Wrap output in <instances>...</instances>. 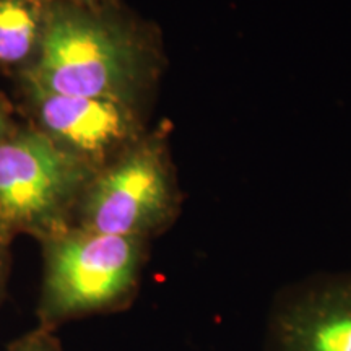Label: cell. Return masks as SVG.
Wrapping results in <instances>:
<instances>
[{
	"label": "cell",
	"mask_w": 351,
	"mask_h": 351,
	"mask_svg": "<svg viewBox=\"0 0 351 351\" xmlns=\"http://www.w3.org/2000/svg\"><path fill=\"white\" fill-rule=\"evenodd\" d=\"M158 38L108 2L47 0L43 41L25 80L69 96L147 109L163 70Z\"/></svg>",
	"instance_id": "cell-1"
},
{
	"label": "cell",
	"mask_w": 351,
	"mask_h": 351,
	"mask_svg": "<svg viewBox=\"0 0 351 351\" xmlns=\"http://www.w3.org/2000/svg\"><path fill=\"white\" fill-rule=\"evenodd\" d=\"M43 278L38 326L121 313L142 283L150 241L70 226L41 241Z\"/></svg>",
	"instance_id": "cell-2"
},
{
	"label": "cell",
	"mask_w": 351,
	"mask_h": 351,
	"mask_svg": "<svg viewBox=\"0 0 351 351\" xmlns=\"http://www.w3.org/2000/svg\"><path fill=\"white\" fill-rule=\"evenodd\" d=\"M181 205L168 127L161 125L96 171L78 200L72 226L152 241L174 225Z\"/></svg>",
	"instance_id": "cell-3"
},
{
	"label": "cell",
	"mask_w": 351,
	"mask_h": 351,
	"mask_svg": "<svg viewBox=\"0 0 351 351\" xmlns=\"http://www.w3.org/2000/svg\"><path fill=\"white\" fill-rule=\"evenodd\" d=\"M96 173L26 122L0 138V234L41 243L72 226L80 197Z\"/></svg>",
	"instance_id": "cell-4"
},
{
	"label": "cell",
	"mask_w": 351,
	"mask_h": 351,
	"mask_svg": "<svg viewBox=\"0 0 351 351\" xmlns=\"http://www.w3.org/2000/svg\"><path fill=\"white\" fill-rule=\"evenodd\" d=\"M15 109L64 152L98 171L147 132V109L117 101L52 93L15 82Z\"/></svg>",
	"instance_id": "cell-5"
},
{
	"label": "cell",
	"mask_w": 351,
	"mask_h": 351,
	"mask_svg": "<svg viewBox=\"0 0 351 351\" xmlns=\"http://www.w3.org/2000/svg\"><path fill=\"white\" fill-rule=\"evenodd\" d=\"M270 351H351V274L289 288L269 319Z\"/></svg>",
	"instance_id": "cell-6"
},
{
	"label": "cell",
	"mask_w": 351,
	"mask_h": 351,
	"mask_svg": "<svg viewBox=\"0 0 351 351\" xmlns=\"http://www.w3.org/2000/svg\"><path fill=\"white\" fill-rule=\"evenodd\" d=\"M47 0H0V70L13 80L33 67L43 41Z\"/></svg>",
	"instance_id": "cell-7"
},
{
	"label": "cell",
	"mask_w": 351,
	"mask_h": 351,
	"mask_svg": "<svg viewBox=\"0 0 351 351\" xmlns=\"http://www.w3.org/2000/svg\"><path fill=\"white\" fill-rule=\"evenodd\" d=\"M7 351H64V348L54 330L38 326L20 339L13 340L7 346Z\"/></svg>",
	"instance_id": "cell-8"
},
{
	"label": "cell",
	"mask_w": 351,
	"mask_h": 351,
	"mask_svg": "<svg viewBox=\"0 0 351 351\" xmlns=\"http://www.w3.org/2000/svg\"><path fill=\"white\" fill-rule=\"evenodd\" d=\"M12 244L13 241L0 234V304L7 295L8 280L12 271Z\"/></svg>",
	"instance_id": "cell-9"
},
{
	"label": "cell",
	"mask_w": 351,
	"mask_h": 351,
	"mask_svg": "<svg viewBox=\"0 0 351 351\" xmlns=\"http://www.w3.org/2000/svg\"><path fill=\"white\" fill-rule=\"evenodd\" d=\"M15 104L12 103L7 96L0 93V138H3L5 135L10 134L12 130H15V127L20 124L15 119Z\"/></svg>",
	"instance_id": "cell-10"
},
{
	"label": "cell",
	"mask_w": 351,
	"mask_h": 351,
	"mask_svg": "<svg viewBox=\"0 0 351 351\" xmlns=\"http://www.w3.org/2000/svg\"><path fill=\"white\" fill-rule=\"evenodd\" d=\"M72 2H86V3H95V2H108V0H72Z\"/></svg>",
	"instance_id": "cell-11"
}]
</instances>
